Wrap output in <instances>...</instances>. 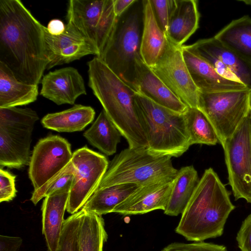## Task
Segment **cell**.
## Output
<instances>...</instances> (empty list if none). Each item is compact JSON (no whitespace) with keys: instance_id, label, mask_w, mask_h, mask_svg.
I'll return each mask as SVG.
<instances>
[{"instance_id":"cell-1","label":"cell","mask_w":251,"mask_h":251,"mask_svg":"<svg viewBox=\"0 0 251 251\" xmlns=\"http://www.w3.org/2000/svg\"><path fill=\"white\" fill-rule=\"evenodd\" d=\"M44 27L20 0H0V62L23 82L38 85L46 70Z\"/></svg>"},{"instance_id":"cell-2","label":"cell","mask_w":251,"mask_h":251,"mask_svg":"<svg viewBox=\"0 0 251 251\" xmlns=\"http://www.w3.org/2000/svg\"><path fill=\"white\" fill-rule=\"evenodd\" d=\"M217 174L206 169L175 229L187 240L202 242L221 236L229 214L235 206Z\"/></svg>"},{"instance_id":"cell-3","label":"cell","mask_w":251,"mask_h":251,"mask_svg":"<svg viewBox=\"0 0 251 251\" xmlns=\"http://www.w3.org/2000/svg\"><path fill=\"white\" fill-rule=\"evenodd\" d=\"M88 86L108 116L126 139L129 148L148 147L136 108L133 88L100 58L88 62Z\"/></svg>"},{"instance_id":"cell-4","label":"cell","mask_w":251,"mask_h":251,"mask_svg":"<svg viewBox=\"0 0 251 251\" xmlns=\"http://www.w3.org/2000/svg\"><path fill=\"white\" fill-rule=\"evenodd\" d=\"M135 101L149 150L178 157L191 146L185 114L161 106L136 92Z\"/></svg>"},{"instance_id":"cell-5","label":"cell","mask_w":251,"mask_h":251,"mask_svg":"<svg viewBox=\"0 0 251 251\" xmlns=\"http://www.w3.org/2000/svg\"><path fill=\"white\" fill-rule=\"evenodd\" d=\"M172 157L156 154L148 148H128L115 156L97 189L132 183L141 186L166 179H174L178 170Z\"/></svg>"},{"instance_id":"cell-6","label":"cell","mask_w":251,"mask_h":251,"mask_svg":"<svg viewBox=\"0 0 251 251\" xmlns=\"http://www.w3.org/2000/svg\"><path fill=\"white\" fill-rule=\"evenodd\" d=\"M142 2L137 0L118 17L111 37L99 57L131 88L136 61L142 59Z\"/></svg>"},{"instance_id":"cell-7","label":"cell","mask_w":251,"mask_h":251,"mask_svg":"<svg viewBox=\"0 0 251 251\" xmlns=\"http://www.w3.org/2000/svg\"><path fill=\"white\" fill-rule=\"evenodd\" d=\"M38 119L29 108H0L1 166L20 169L29 165L32 133Z\"/></svg>"},{"instance_id":"cell-8","label":"cell","mask_w":251,"mask_h":251,"mask_svg":"<svg viewBox=\"0 0 251 251\" xmlns=\"http://www.w3.org/2000/svg\"><path fill=\"white\" fill-rule=\"evenodd\" d=\"M198 108L212 126L222 146L250 115L251 91L200 92Z\"/></svg>"},{"instance_id":"cell-9","label":"cell","mask_w":251,"mask_h":251,"mask_svg":"<svg viewBox=\"0 0 251 251\" xmlns=\"http://www.w3.org/2000/svg\"><path fill=\"white\" fill-rule=\"evenodd\" d=\"M67 24L75 28L97 49L99 57L115 28L118 17L113 0H70Z\"/></svg>"},{"instance_id":"cell-10","label":"cell","mask_w":251,"mask_h":251,"mask_svg":"<svg viewBox=\"0 0 251 251\" xmlns=\"http://www.w3.org/2000/svg\"><path fill=\"white\" fill-rule=\"evenodd\" d=\"M228 183L235 200L251 203V117L241 123L222 146Z\"/></svg>"},{"instance_id":"cell-11","label":"cell","mask_w":251,"mask_h":251,"mask_svg":"<svg viewBox=\"0 0 251 251\" xmlns=\"http://www.w3.org/2000/svg\"><path fill=\"white\" fill-rule=\"evenodd\" d=\"M71 162L76 170L66 210L74 214L81 209L97 190L109 165L107 158L86 147L75 151Z\"/></svg>"},{"instance_id":"cell-12","label":"cell","mask_w":251,"mask_h":251,"mask_svg":"<svg viewBox=\"0 0 251 251\" xmlns=\"http://www.w3.org/2000/svg\"><path fill=\"white\" fill-rule=\"evenodd\" d=\"M150 68L188 107H198L200 92L184 61L182 46L175 45L168 39L163 54L155 65Z\"/></svg>"},{"instance_id":"cell-13","label":"cell","mask_w":251,"mask_h":251,"mask_svg":"<svg viewBox=\"0 0 251 251\" xmlns=\"http://www.w3.org/2000/svg\"><path fill=\"white\" fill-rule=\"evenodd\" d=\"M71 145L65 138L50 135L34 146L29 164L28 175L34 190L62 170L71 161Z\"/></svg>"},{"instance_id":"cell-14","label":"cell","mask_w":251,"mask_h":251,"mask_svg":"<svg viewBox=\"0 0 251 251\" xmlns=\"http://www.w3.org/2000/svg\"><path fill=\"white\" fill-rule=\"evenodd\" d=\"M44 31L48 57L47 70L69 63L86 55L99 56V52L95 46L68 24L66 25L64 32L58 36L50 34L46 26Z\"/></svg>"},{"instance_id":"cell-15","label":"cell","mask_w":251,"mask_h":251,"mask_svg":"<svg viewBox=\"0 0 251 251\" xmlns=\"http://www.w3.org/2000/svg\"><path fill=\"white\" fill-rule=\"evenodd\" d=\"M174 179L154 181L139 186L117 205L112 212L123 215L145 214L152 211L165 210Z\"/></svg>"},{"instance_id":"cell-16","label":"cell","mask_w":251,"mask_h":251,"mask_svg":"<svg viewBox=\"0 0 251 251\" xmlns=\"http://www.w3.org/2000/svg\"><path fill=\"white\" fill-rule=\"evenodd\" d=\"M41 84L40 95L57 105L74 104L78 97L87 94L82 76L72 67L49 72Z\"/></svg>"},{"instance_id":"cell-17","label":"cell","mask_w":251,"mask_h":251,"mask_svg":"<svg viewBox=\"0 0 251 251\" xmlns=\"http://www.w3.org/2000/svg\"><path fill=\"white\" fill-rule=\"evenodd\" d=\"M132 88L155 103L176 112L184 114L189 108L167 87L142 59L136 61Z\"/></svg>"},{"instance_id":"cell-18","label":"cell","mask_w":251,"mask_h":251,"mask_svg":"<svg viewBox=\"0 0 251 251\" xmlns=\"http://www.w3.org/2000/svg\"><path fill=\"white\" fill-rule=\"evenodd\" d=\"M182 54L192 79L200 93L248 89L242 83L223 77L206 62L182 46Z\"/></svg>"},{"instance_id":"cell-19","label":"cell","mask_w":251,"mask_h":251,"mask_svg":"<svg viewBox=\"0 0 251 251\" xmlns=\"http://www.w3.org/2000/svg\"><path fill=\"white\" fill-rule=\"evenodd\" d=\"M183 47L189 50L201 51L212 55L251 91V61L228 48L214 37L201 39Z\"/></svg>"},{"instance_id":"cell-20","label":"cell","mask_w":251,"mask_h":251,"mask_svg":"<svg viewBox=\"0 0 251 251\" xmlns=\"http://www.w3.org/2000/svg\"><path fill=\"white\" fill-rule=\"evenodd\" d=\"M71 188L57 191L46 197L42 206V233L49 251H56L65 220Z\"/></svg>"},{"instance_id":"cell-21","label":"cell","mask_w":251,"mask_h":251,"mask_svg":"<svg viewBox=\"0 0 251 251\" xmlns=\"http://www.w3.org/2000/svg\"><path fill=\"white\" fill-rule=\"evenodd\" d=\"M142 2L143 26L140 53L144 63L152 67L163 54L168 38L156 20L150 0H143Z\"/></svg>"},{"instance_id":"cell-22","label":"cell","mask_w":251,"mask_h":251,"mask_svg":"<svg viewBox=\"0 0 251 251\" xmlns=\"http://www.w3.org/2000/svg\"><path fill=\"white\" fill-rule=\"evenodd\" d=\"M200 13L196 0H175L171 12L167 38L178 46H182L199 27Z\"/></svg>"},{"instance_id":"cell-23","label":"cell","mask_w":251,"mask_h":251,"mask_svg":"<svg viewBox=\"0 0 251 251\" xmlns=\"http://www.w3.org/2000/svg\"><path fill=\"white\" fill-rule=\"evenodd\" d=\"M38 94V85L19 80L0 62V108L28 104L37 100Z\"/></svg>"},{"instance_id":"cell-24","label":"cell","mask_w":251,"mask_h":251,"mask_svg":"<svg viewBox=\"0 0 251 251\" xmlns=\"http://www.w3.org/2000/svg\"><path fill=\"white\" fill-rule=\"evenodd\" d=\"M95 115L92 107L75 104L65 110L47 114L41 123L44 127L58 132L80 131L93 121Z\"/></svg>"},{"instance_id":"cell-25","label":"cell","mask_w":251,"mask_h":251,"mask_svg":"<svg viewBox=\"0 0 251 251\" xmlns=\"http://www.w3.org/2000/svg\"><path fill=\"white\" fill-rule=\"evenodd\" d=\"M199 181L198 172L192 165L180 168L174 178L168 202L164 211V214L171 216L182 214Z\"/></svg>"},{"instance_id":"cell-26","label":"cell","mask_w":251,"mask_h":251,"mask_svg":"<svg viewBox=\"0 0 251 251\" xmlns=\"http://www.w3.org/2000/svg\"><path fill=\"white\" fill-rule=\"evenodd\" d=\"M214 37L228 48L251 61V18L249 16L233 20Z\"/></svg>"},{"instance_id":"cell-27","label":"cell","mask_w":251,"mask_h":251,"mask_svg":"<svg viewBox=\"0 0 251 251\" xmlns=\"http://www.w3.org/2000/svg\"><path fill=\"white\" fill-rule=\"evenodd\" d=\"M138 187L135 184L125 183L98 189L89 199L82 209L100 216L111 213L117 205Z\"/></svg>"},{"instance_id":"cell-28","label":"cell","mask_w":251,"mask_h":251,"mask_svg":"<svg viewBox=\"0 0 251 251\" xmlns=\"http://www.w3.org/2000/svg\"><path fill=\"white\" fill-rule=\"evenodd\" d=\"M93 146L107 155L114 154L120 142L121 133L102 109L91 126L83 133Z\"/></svg>"},{"instance_id":"cell-29","label":"cell","mask_w":251,"mask_h":251,"mask_svg":"<svg viewBox=\"0 0 251 251\" xmlns=\"http://www.w3.org/2000/svg\"><path fill=\"white\" fill-rule=\"evenodd\" d=\"M79 251H103L108 235L101 216L81 209Z\"/></svg>"},{"instance_id":"cell-30","label":"cell","mask_w":251,"mask_h":251,"mask_svg":"<svg viewBox=\"0 0 251 251\" xmlns=\"http://www.w3.org/2000/svg\"><path fill=\"white\" fill-rule=\"evenodd\" d=\"M190 144L215 145L219 143L217 135L209 121L198 108L189 107L184 113Z\"/></svg>"},{"instance_id":"cell-31","label":"cell","mask_w":251,"mask_h":251,"mask_svg":"<svg viewBox=\"0 0 251 251\" xmlns=\"http://www.w3.org/2000/svg\"><path fill=\"white\" fill-rule=\"evenodd\" d=\"M76 173V170L71 161L40 188L34 190L30 200L36 205L43 198L57 191L66 188L71 189Z\"/></svg>"},{"instance_id":"cell-32","label":"cell","mask_w":251,"mask_h":251,"mask_svg":"<svg viewBox=\"0 0 251 251\" xmlns=\"http://www.w3.org/2000/svg\"><path fill=\"white\" fill-rule=\"evenodd\" d=\"M81 210L65 220L56 251H79Z\"/></svg>"},{"instance_id":"cell-33","label":"cell","mask_w":251,"mask_h":251,"mask_svg":"<svg viewBox=\"0 0 251 251\" xmlns=\"http://www.w3.org/2000/svg\"><path fill=\"white\" fill-rule=\"evenodd\" d=\"M156 20L167 35L170 17L175 0H150Z\"/></svg>"},{"instance_id":"cell-34","label":"cell","mask_w":251,"mask_h":251,"mask_svg":"<svg viewBox=\"0 0 251 251\" xmlns=\"http://www.w3.org/2000/svg\"><path fill=\"white\" fill-rule=\"evenodd\" d=\"M161 251H228L223 245L198 242L192 243L174 242L164 247Z\"/></svg>"},{"instance_id":"cell-35","label":"cell","mask_w":251,"mask_h":251,"mask_svg":"<svg viewBox=\"0 0 251 251\" xmlns=\"http://www.w3.org/2000/svg\"><path fill=\"white\" fill-rule=\"evenodd\" d=\"M16 176L0 169V202L10 201L16 196Z\"/></svg>"},{"instance_id":"cell-36","label":"cell","mask_w":251,"mask_h":251,"mask_svg":"<svg viewBox=\"0 0 251 251\" xmlns=\"http://www.w3.org/2000/svg\"><path fill=\"white\" fill-rule=\"evenodd\" d=\"M236 240L241 251H251V214L242 222Z\"/></svg>"},{"instance_id":"cell-37","label":"cell","mask_w":251,"mask_h":251,"mask_svg":"<svg viewBox=\"0 0 251 251\" xmlns=\"http://www.w3.org/2000/svg\"><path fill=\"white\" fill-rule=\"evenodd\" d=\"M23 239L19 237L0 235V251H18Z\"/></svg>"},{"instance_id":"cell-38","label":"cell","mask_w":251,"mask_h":251,"mask_svg":"<svg viewBox=\"0 0 251 251\" xmlns=\"http://www.w3.org/2000/svg\"><path fill=\"white\" fill-rule=\"evenodd\" d=\"M138 0H113L114 10L116 16L120 17Z\"/></svg>"},{"instance_id":"cell-39","label":"cell","mask_w":251,"mask_h":251,"mask_svg":"<svg viewBox=\"0 0 251 251\" xmlns=\"http://www.w3.org/2000/svg\"><path fill=\"white\" fill-rule=\"evenodd\" d=\"M66 28V25L63 21L57 19L51 20L48 23L47 29L52 35L58 36L62 34Z\"/></svg>"},{"instance_id":"cell-40","label":"cell","mask_w":251,"mask_h":251,"mask_svg":"<svg viewBox=\"0 0 251 251\" xmlns=\"http://www.w3.org/2000/svg\"><path fill=\"white\" fill-rule=\"evenodd\" d=\"M242 1L244 2L247 4L251 5V0H242Z\"/></svg>"},{"instance_id":"cell-41","label":"cell","mask_w":251,"mask_h":251,"mask_svg":"<svg viewBox=\"0 0 251 251\" xmlns=\"http://www.w3.org/2000/svg\"><path fill=\"white\" fill-rule=\"evenodd\" d=\"M250 116L251 117V112H250Z\"/></svg>"}]
</instances>
